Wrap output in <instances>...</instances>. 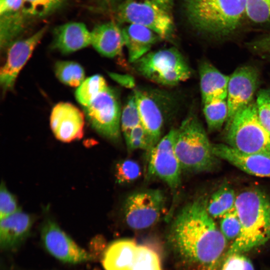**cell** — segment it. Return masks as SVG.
Wrapping results in <instances>:
<instances>
[{"label": "cell", "instance_id": "cell-3", "mask_svg": "<svg viewBox=\"0 0 270 270\" xmlns=\"http://www.w3.org/2000/svg\"><path fill=\"white\" fill-rule=\"evenodd\" d=\"M246 0H184L185 15L198 31L215 36L232 34L246 14Z\"/></svg>", "mask_w": 270, "mask_h": 270}, {"label": "cell", "instance_id": "cell-25", "mask_svg": "<svg viewBox=\"0 0 270 270\" xmlns=\"http://www.w3.org/2000/svg\"><path fill=\"white\" fill-rule=\"evenodd\" d=\"M108 86L102 76L94 74L84 80L78 87L75 92L76 98L83 107L86 106Z\"/></svg>", "mask_w": 270, "mask_h": 270}, {"label": "cell", "instance_id": "cell-8", "mask_svg": "<svg viewBox=\"0 0 270 270\" xmlns=\"http://www.w3.org/2000/svg\"><path fill=\"white\" fill-rule=\"evenodd\" d=\"M84 114L92 127L99 134L112 141L120 135V102L116 90L108 86L86 106Z\"/></svg>", "mask_w": 270, "mask_h": 270}, {"label": "cell", "instance_id": "cell-29", "mask_svg": "<svg viewBox=\"0 0 270 270\" xmlns=\"http://www.w3.org/2000/svg\"><path fill=\"white\" fill-rule=\"evenodd\" d=\"M64 0H23L22 11L32 16H42L56 9Z\"/></svg>", "mask_w": 270, "mask_h": 270}, {"label": "cell", "instance_id": "cell-23", "mask_svg": "<svg viewBox=\"0 0 270 270\" xmlns=\"http://www.w3.org/2000/svg\"><path fill=\"white\" fill-rule=\"evenodd\" d=\"M236 196L231 187L220 186L208 201L206 207L208 214L212 218L222 217L234 208Z\"/></svg>", "mask_w": 270, "mask_h": 270}, {"label": "cell", "instance_id": "cell-10", "mask_svg": "<svg viewBox=\"0 0 270 270\" xmlns=\"http://www.w3.org/2000/svg\"><path fill=\"white\" fill-rule=\"evenodd\" d=\"M176 129L172 128L152 148L148 156V175L166 182L174 192L181 182L182 171L174 148Z\"/></svg>", "mask_w": 270, "mask_h": 270}, {"label": "cell", "instance_id": "cell-18", "mask_svg": "<svg viewBox=\"0 0 270 270\" xmlns=\"http://www.w3.org/2000/svg\"><path fill=\"white\" fill-rule=\"evenodd\" d=\"M32 218L20 208L12 214L0 219V246L4 250L16 248L28 236Z\"/></svg>", "mask_w": 270, "mask_h": 270}, {"label": "cell", "instance_id": "cell-33", "mask_svg": "<svg viewBox=\"0 0 270 270\" xmlns=\"http://www.w3.org/2000/svg\"><path fill=\"white\" fill-rule=\"evenodd\" d=\"M126 142L128 151L142 149L147 152L148 156L150 152L148 138L142 124L132 130Z\"/></svg>", "mask_w": 270, "mask_h": 270}, {"label": "cell", "instance_id": "cell-14", "mask_svg": "<svg viewBox=\"0 0 270 270\" xmlns=\"http://www.w3.org/2000/svg\"><path fill=\"white\" fill-rule=\"evenodd\" d=\"M50 126L55 137L62 142L80 140L84 133V114L71 103L59 102L52 110Z\"/></svg>", "mask_w": 270, "mask_h": 270}, {"label": "cell", "instance_id": "cell-19", "mask_svg": "<svg viewBox=\"0 0 270 270\" xmlns=\"http://www.w3.org/2000/svg\"><path fill=\"white\" fill-rule=\"evenodd\" d=\"M91 44L102 56L113 58L122 54L124 46L122 28L113 22L96 26L91 32Z\"/></svg>", "mask_w": 270, "mask_h": 270}, {"label": "cell", "instance_id": "cell-13", "mask_svg": "<svg viewBox=\"0 0 270 270\" xmlns=\"http://www.w3.org/2000/svg\"><path fill=\"white\" fill-rule=\"evenodd\" d=\"M258 80V73L252 66L238 68L230 76L226 96V125L239 110L252 102Z\"/></svg>", "mask_w": 270, "mask_h": 270}, {"label": "cell", "instance_id": "cell-41", "mask_svg": "<svg viewBox=\"0 0 270 270\" xmlns=\"http://www.w3.org/2000/svg\"><path fill=\"white\" fill-rule=\"evenodd\" d=\"M105 0V1H112V0Z\"/></svg>", "mask_w": 270, "mask_h": 270}, {"label": "cell", "instance_id": "cell-20", "mask_svg": "<svg viewBox=\"0 0 270 270\" xmlns=\"http://www.w3.org/2000/svg\"><path fill=\"white\" fill-rule=\"evenodd\" d=\"M122 30L128 61L132 64L148 54L152 46L162 40L155 32L139 24H130Z\"/></svg>", "mask_w": 270, "mask_h": 270}, {"label": "cell", "instance_id": "cell-27", "mask_svg": "<svg viewBox=\"0 0 270 270\" xmlns=\"http://www.w3.org/2000/svg\"><path fill=\"white\" fill-rule=\"evenodd\" d=\"M141 124L138 110L133 93L128 97L121 113V131L123 133L125 140L128 138L132 130Z\"/></svg>", "mask_w": 270, "mask_h": 270}, {"label": "cell", "instance_id": "cell-26", "mask_svg": "<svg viewBox=\"0 0 270 270\" xmlns=\"http://www.w3.org/2000/svg\"><path fill=\"white\" fill-rule=\"evenodd\" d=\"M203 112L208 130H219L226 121L228 108L226 99H215L203 104Z\"/></svg>", "mask_w": 270, "mask_h": 270}, {"label": "cell", "instance_id": "cell-35", "mask_svg": "<svg viewBox=\"0 0 270 270\" xmlns=\"http://www.w3.org/2000/svg\"><path fill=\"white\" fill-rule=\"evenodd\" d=\"M20 208L16 196L7 188L5 184L2 182L0 188V218L7 217Z\"/></svg>", "mask_w": 270, "mask_h": 270}, {"label": "cell", "instance_id": "cell-12", "mask_svg": "<svg viewBox=\"0 0 270 270\" xmlns=\"http://www.w3.org/2000/svg\"><path fill=\"white\" fill-rule=\"evenodd\" d=\"M46 30V27H44L28 38L14 40L8 46L6 61L0 72V84L3 93L12 88L20 71Z\"/></svg>", "mask_w": 270, "mask_h": 270}, {"label": "cell", "instance_id": "cell-17", "mask_svg": "<svg viewBox=\"0 0 270 270\" xmlns=\"http://www.w3.org/2000/svg\"><path fill=\"white\" fill-rule=\"evenodd\" d=\"M91 32L82 22H71L54 30L52 47L62 54H69L91 44Z\"/></svg>", "mask_w": 270, "mask_h": 270}, {"label": "cell", "instance_id": "cell-31", "mask_svg": "<svg viewBox=\"0 0 270 270\" xmlns=\"http://www.w3.org/2000/svg\"><path fill=\"white\" fill-rule=\"evenodd\" d=\"M246 15L256 24L270 22V0H246Z\"/></svg>", "mask_w": 270, "mask_h": 270}, {"label": "cell", "instance_id": "cell-6", "mask_svg": "<svg viewBox=\"0 0 270 270\" xmlns=\"http://www.w3.org/2000/svg\"><path fill=\"white\" fill-rule=\"evenodd\" d=\"M132 64L140 76L164 86H176L192 75L183 55L174 47L148 52Z\"/></svg>", "mask_w": 270, "mask_h": 270}, {"label": "cell", "instance_id": "cell-21", "mask_svg": "<svg viewBox=\"0 0 270 270\" xmlns=\"http://www.w3.org/2000/svg\"><path fill=\"white\" fill-rule=\"evenodd\" d=\"M199 74L203 104L215 99H226L230 76L206 62L200 64Z\"/></svg>", "mask_w": 270, "mask_h": 270}, {"label": "cell", "instance_id": "cell-1", "mask_svg": "<svg viewBox=\"0 0 270 270\" xmlns=\"http://www.w3.org/2000/svg\"><path fill=\"white\" fill-rule=\"evenodd\" d=\"M208 201L200 198L177 214L170 239L180 260L192 270H216L226 247V238L207 210Z\"/></svg>", "mask_w": 270, "mask_h": 270}, {"label": "cell", "instance_id": "cell-30", "mask_svg": "<svg viewBox=\"0 0 270 270\" xmlns=\"http://www.w3.org/2000/svg\"><path fill=\"white\" fill-rule=\"evenodd\" d=\"M141 175L140 167L136 161L130 159L123 160L116 166L115 176L120 184H126L137 180Z\"/></svg>", "mask_w": 270, "mask_h": 270}, {"label": "cell", "instance_id": "cell-22", "mask_svg": "<svg viewBox=\"0 0 270 270\" xmlns=\"http://www.w3.org/2000/svg\"><path fill=\"white\" fill-rule=\"evenodd\" d=\"M138 244L132 239H120L111 243L104 252L105 270H130L138 253Z\"/></svg>", "mask_w": 270, "mask_h": 270}, {"label": "cell", "instance_id": "cell-15", "mask_svg": "<svg viewBox=\"0 0 270 270\" xmlns=\"http://www.w3.org/2000/svg\"><path fill=\"white\" fill-rule=\"evenodd\" d=\"M133 93L142 125L148 138L151 151L160 140L164 124L163 108L152 93L140 89L134 90Z\"/></svg>", "mask_w": 270, "mask_h": 270}, {"label": "cell", "instance_id": "cell-11", "mask_svg": "<svg viewBox=\"0 0 270 270\" xmlns=\"http://www.w3.org/2000/svg\"><path fill=\"white\" fill-rule=\"evenodd\" d=\"M40 234L45 248L62 262L78 264L90 261L94 258L78 246L52 220L48 219L44 222Z\"/></svg>", "mask_w": 270, "mask_h": 270}, {"label": "cell", "instance_id": "cell-32", "mask_svg": "<svg viewBox=\"0 0 270 270\" xmlns=\"http://www.w3.org/2000/svg\"><path fill=\"white\" fill-rule=\"evenodd\" d=\"M220 223V231L226 240L234 241L241 231L240 222L235 208L221 217Z\"/></svg>", "mask_w": 270, "mask_h": 270}, {"label": "cell", "instance_id": "cell-5", "mask_svg": "<svg viewBox=\"0 0 270 270\" xmlns=\"http://www.w3.org/2000/svg\"><path fill=\"white\" fill-rule=\"evenodd\" d=\"M227 144L242 152L270 158V132L258 118L256 102L239 110L226 125Z\"/></svg>", "mask_w": 270, "mask_h": 270}, {"label": "cell", "instance_id": "cell-16", "mask_svg": "<svg viewBox=\"0 0 270 270\" xmlns=\"http://www.w3.org/2000/svg\"><path fill=\"white\" fill-rule=\"evenodd\" d=\"M218 158L224 160L244 172L260 177L270 178V158L242 152L228 144H213Z\"/></svg>", "mask_w": 270, "mask_h": 270}, {"label": "cell", "instance_id": "cell-37", "mask_svg": "<svg viewBox=\"0 0 270 270\" xmlns=\"http://www.w3.org/2000/svg\"><path fill=\"white\" fill-rule=\"evenodd\" d=\"M23 0H0V16L16 13L22 10Z\"/></svg>", "mask_w": 270, "mask_h": 270}, {"label": "cell", "instance_id": "cell-4", "mask_svg": "<svg viewBox=\"0 0 270 270\" xmlns=\"http://www.w3.org/2000/svg\"><path fill=\"white\" fill-rule=\"evenodd\" d=\"M174 148L182 171H208L214 168L218 162L213 144L202 124L193 114L186 118L176 129Z\"/></svg>", "mask_w": 270, "mask_h": 270}, {"label": "cell", "instance_id": "cell-39", "mask_svg": "<svg viewBox=\"0 0 270 270\" xmlns=\"http://www.w3.org/2000/svg\"><path fill=\"white\" fill-rule=\"evenodd\" d=\"M109 76L120 86L128 88H133L135 86V81L132 76L114 72H108Z\"/></svg>", "mask_w": 270, "mask_h": 270}, {"label": "cell", "instance_id": "cell-34", "mask_svg": "<svg viewBox=\"0 0 270 270\" xmlns=\"http://www.w3.org/2000/svg\"><path fill=\"white\" fill-rule=\"evenodd\" d=\"M256 105L259 120L270 132V90H260L257 94Z\"/></svg>", "mask_w": 270, "mask_h": 270}, {"label": "cell", "instance_id": "cell-38", "mask_svg": "<svg viewBox=\"0 0 270 270\" xmlns=\"http://www.w3.org/2000/svg\"><path fill=\"white\" fill-rule=\"evenodd\" d=\"M248 46L256 52L270 53V34L250 42Z\"/></svg>", "mask_w": 270, "mask_h": 270}, {"label": "cell", "instance_id": "cell-40", "mask_svg": "<svg viewBox=\"0 0 270 270\" xmlns=\"http://www.w3.org/2000/svg\"><path fill=\"white\" fill-rule=\"evenodd\" d=\"M152 2L162 7L165 10L170 12L174 0H146Z\"/></svg>", "mask_w": 270, "mask_h": 270}, {"label": "cell", "instance_id": "cell-28", "mask_svg": "<svg viewBox=\"0 0 270 270\" xmlns=\"http://www.w3.org/2000/svg\"><path fill=\"white\" fill-rule=\"evenodd\" d=\"M130 270H162L159 254L150 246L138 244L137 256Z\"/></svg>", "mask_w": 270, "mask_h": 270}, {"label": "cell", "instance_id": "cell-24", "mask_svg": "<svg viewBox=\"0 0 270 270\" xmlns=\"http://www.w3.org/2000/svg\"><path fill=\"white\" fill-rule=\"evenodd\" d=\"M54 70L57 78L68 86L78 87L84 80V68L75 62L58 61L55 64Z\"/></svg>", "mask_w": 270, "mask_h": 270}, {"label": "cell", "instance_id": "cell-36", "mask_svg": "<svg viewBox=\"0 0 270 270\" xmlns=\"http://www.w3.org/2000/svg\"><path fill=\"white\" fill-rule=\"evenodd\" d=\"M221 270H254L250 260L242 254L226 256Z\"/></svg>", "mask_w": 270, "mask_h": 270}, {"label": "cell", "instance_id": "cell-7", "mask_svg": "<svg viewBox=\"0 0 270 270\" xmlns=\"http://www.w3.org/2000/svg\"><path fill=\"white\" fill-rule=\"evenodd\" d=\"M118 20L146 26L163 40H170L174 24L169 12L146 0H126L118 8Z\"/></svg>", "mask_w": 270, "mask_h": 270}, {"label": "cell", "instance_id": "cell-2", "mask_svg": "<svg viewBox=\"0 0 270 270\" xmlns=\"http://www.w3.org/2000/svg\"><path fill=\"white\" fill-rule=\"evenodd\" d=\"M234 208L241 231L226 256L242 254L264 244L270 238V200L260 190L250 189L239 194Z\"/></svg>", "mask_w": 270, "mask_h": 270}, {"label": "cell", "instance_id": "cell-9", "mask_svg": "<svg viewBox=\"0 0 270 270\" xmlns=\"http://www.w3.org/2000/svg\"><path fill=\"white\" fill-rule=\"evenodd\" d=\"M164 192L158 189L146 190L130 194L123 206L124 218L134 230H142L156 224L166 209Z\"/></svg>", "mask_w": 270, "mask_h": 270}]
</instances>
